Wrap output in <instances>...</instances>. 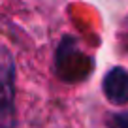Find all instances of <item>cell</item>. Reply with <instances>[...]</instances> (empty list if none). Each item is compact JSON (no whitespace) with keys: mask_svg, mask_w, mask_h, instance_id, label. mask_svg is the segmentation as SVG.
Masks as SVG:
<instances>
[{"mask_svg":"<svg viewBox=\"0 0 128 128\" xmlns=\"http://www.w3.org/2000/svg\"><path fill=\"white\" fill-rule=\"evenodd\" d=\"M102 90L106 98L115 106L128 104V70L115 66L104 76Z\"/></svg>","mask_w":128,"mask_h":128,"instance_id":"6da1fadb","label":"cell"},{"mask_svg":"<svg viewBox=\"0 0 128 128\" xmlns=\"http://www.w3.org/2000/svg\"><path fill=\"white\" fill-rule=\"evenodd\" d=\"M12 100H13V66L10 58L8 49L2 51V109H4V120L12 115Z\"/></svg>","mask_w":128,"mask_h":128,"instance_id":"7a4b0ae2","label":"cell"},{"mask_svg":"<svg viewBox=\"0 0 128 128\" xmlns=\"http://www.w3.org/2000/svg\"><path fill=\"white\" fill-rule=\"evenodd\" d=\"M109 126H111V128H128V111L111 115V119H109Z\"/></svg>","mask_w":128,"mask_h":128,"instance_id":"3957f363","label":"cell"},{"mask_svg":"<svg viewBox=\"0 0 128 128\" xmlns=\"http://www.w3.org/2000/svg\"><path fill=\"white\" fill-rule=\"evenodd\" d=\"M120 42H122L124 49L128 51V21L124 23V26H122V34H120Z\"/></svg>","mask_w":128,"mask_h":128,"instance_id":"277c9868","label":"cell"}]
</instances>
